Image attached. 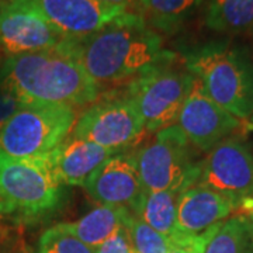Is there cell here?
I'll return each instance as SVG.
<instances>
[{
	"mask_svg": "<svg viewBox=\"0 0 253 253\" xmlns=\"http://www.w3.org/2000/svg\"><path fill=\"white\" fill-rule=\"evenodd\" d=\"M0 253H16V252H0Z\"/></svg>",
	"mask_w": 253,
	"mask_h": 253,
	"instance_id": "cell-31",
	"label": "cell"
},
{
	"mask_svg": "<svg viewBox=\"0 0 253 253\" xmlns=\"http://www.w3.org/2000/svg\"><path fill=\"white\" fill-rule=\"evenodd\" d=\"M196 184L234 200L238 208L253 194V155L238 138H226L200 162Z\"/></svg>",
	"mask_w": 253,
	"mask_h": 253,
	"instance_id": "cell-9",
	"label": "cell"
},
{
	"mask_svg": "<svg viewBox=\"0 0 253 253\" xmlns=\"http://www.w3.org/2000/svg\"><path fill=\"white\" fill-rule=\"evenodd\" d=\"M129 217L131 212L124 207L99 206L78 221L62 222L58 225L81 239L83 244L96 249L116 234L121 226L126 225Z\"/></svg>",
	"mask_w": 253,
	"mask_h": 253,
	"instance_id": "cell-16",
	"label": "cell"
},
{
	"mask_svg": "<svg viewBox=\"0 0 253 253\" xmlns=\"http://www.w3.org/2000/svg\"><path fill=\"white\" fill-rule=\"evenodd\" d=\"M129 219V218H128ZM128 222V221H126ZM96 253H136L128 225H123L106 242L94 249Z\"/></svg>",
	"mask_w": 253,
	"mask_h": 253,
	"instance_id": "cell-24",
	"label": "cell"
},
{
	"mask_svg": "<svg viewBox=\"0 0 253 253\" xmlns=\"http://www.w3.org/2000/svg\"><path fill=\"white\" fill-rule=\"evenodd\" d=\"M1 219V218H0ZM9 235V229H7V226L4 225L1 221H0V242H4L6 241V238Z\"/></svg>",
	"mask_w": 253,
	"mask_h": 253,
	"instance_id": "cell-27",
	"label": "cell"
},
{
	"mask_svg": "<svg viewBox=\"0 0 253 253\" xmlns=\"http://www.w3.org/2000/svg\"><path fill=\"white\" fill-rule=\"evenodd\" d=\"M83 187L101 206L124 207L135 217L139 215L146 197L135 152L121 151L109 158L91 173Z\"/></svg>",
	"mask_w": 253,
	"mask_h": 253,
	"instance_id": "cell-11",
	"label": "cell"
},
{
	"mask_svg": "<svg viewBox=\"0 0 253 253\" xmlns=\"http://www.w3.org/2000/svg\"><path fill=\"white\" fill-rule=\"evenodd\" d=\"M101 3L111 4V6H118V7H124V9L131 10L132 7L138 6L141 9V0H99Z\"/></svg>",
	"mask_w": 253,
	"mask_h": 253,
	"instance_id": "cell-26",
	"label": "cell"
},
{
	"mask_svg": "<svg viewBox=\"0 0 253 253\" xmlns=\"http://www.w3.org/2000/svg\"><path fill=\"white\" fill-rule=\"evenodd\" d=\"M0 84L23 104L83 107L96 101L100 86L58 46L7 56L0 65Z\"/></svg>",
	"mask_w": 253,
	"mask_h": 253,
	"instance_id": "cell-2",
	"label": "cell"
},
{
	"mask_svg": "<svg viewBox=\"0 0 253 253\" xmlns=\"http://www.w3.org/2000/svg\"><path fill=\"white\" fill-rule=\"evenodd\" d=\"M62 200L61 183L48 162L16 159L0 151V208L3 217L24 221L54 212Z\"/></svg>",
	"mask_w": 253,
	"mask_h": 253,
	"instance_id": "cell-5",
	"label": "cell"
},
{
	"mask_svg": "<svg viewBox=\"0 0 253 253\" xmlns=\"http://www.w3.org/2000/svg\"><path fill=\"white\" fill-rule=\"evenodd\" d=\"M37 253H96V251L59 225H55L41 235Z\"/></svg>",
	"mask_w": 253,
	"mask_h": 253,
	"instance_id": "cell-21",
	"label": "cell"
},
{
	"mask_svg": "<svg viewBox=\"0 0 253 253\" xmlns=\"http://www.w3.org/2000/svg\"><path fill=\"white\" fill-rule=\"evenodd\" d=\"M41 16L66 40L94 34L132 10L99 0H30Z\"/></svg>",
	"mask_w": 253,
	"mask_h": 253,
	"instance_id": "cell-13",
	"label": "cell"
},
{
	"mask_svg": "<svg viewBox=\"0 0 253 253\" xmlns=\"http://www.w3.org/2000/svg\"><path fill=\"white\" fill-rule=\"evenodd\" d=\"M23 106L24 104L11 91L0 84V128Z\"/></svg>",
	"mask_w": 253,
	"mask_h": 253,
	"instance_id": "cell-25",
	"label": "cell"
},
{
	"mask_svg": "<svg viewBox=\"0 0 253 253\" xmlns=\"http://www.w3.org/2000/svg\"><path fill=\"white\" fill-rule=\"evenodd\" d=\"M196 83L184 69H173L169 63L159 65L135 78L126 96L135 101L146 132H158L176 126L181 107Z\"/></svg>",
	"mask_w": 253,
	"mask_h": 253,
	"instance_id": "cell-7",
	"label": "cell"
},
{
	"mask_svg": "<svg viewBox=\"0 0 253 253\" xmlns=\"http://www.w3.org/2000/svg\"><path fill=\"white\" fill-rule=\"evenodd\" d=\"M76 111L61 104H24L0 128V151L16 159L46 162L68 138Z\"/></svg>",
	"mask_w": 253,
	"mask_h": 253,
	"instance_id": "cell-4",
	"label": "cell"
},
{
	"mask_svg": "<svg viewBox=\"0 0 253 253\" xmlns=\"http://www.w3.org/2000/svg\"><path fill=\"white\" fill-rule=\"evenodd\" d=\"M245 217L248 218V221H249V228H251V234H252V239H253V211L251 212V214L245 215Z\"/></svg>",
	"mask_w": 253,
	"mask_h": 253,
	"instance_id": "cell-28",
	"label": "cell"
},
{
	"mask_svg": "<svg viewBox=\"0 0 253 253\" xmlns=\"http://www.w3.org/2000/svg\"><path fill=\"white\" fill-rule=\"evenodd\" d=\"M144 131L135 101L126 94L87 107L76 120L72 136L121 152L138 141Z\"/></svg>",
	"mask_w": 253,
	"mask_h": 253,
	"instance_id": "cell-8",
	"label": "cell"
},
{
	"mask_svg": "<svg viewBox=\"0 0 253 253\" xmlns=\"http://www.w3.org/2000/svg\"><path fill=\"white\" fill-rule=\"evenodd\" d=\"M135 161L146 193L184 191L199 180L201 161L194 159L193 146L177 126L158 131L154 141L136 151Z\"/></svg>",
	"mask_w": 253,
	"mask_h": 253,
	"instance_id": "cell-6",
	"label": "cell"
},
{
	"mask_svg": "<svg viewBox=\"0 0 253 253\" xmlns=\"http://www.w3.org/2000/svg\"><path fill=\"white\" fill-rule=\"evenodd\" d=\"M184 65L211 99L248 121L253 114V61L241 46L212 41L184 55Z\"/></svg>",
	"mask_w": 253,
	"mask_h": 253,
	"instance_id": "cell-3",
	"label": "cell"
},
{
	"mask_svg": "<svg viewBox=\"0 0 253 253\" xmlns=\"http://www.w3.org/2000/svg\"><path fill=\"white\" fill-rule=\"evenodd\" d=\"M176 126L193 148L210 152L239 129L242 121L218 106L196 79L179 113Z\"/></svg>",
	"mask_w": 253,
	"mask_h": 253,
	"instance_id": "cell-12",
	"label": "cell"
},
{
	"mask_svg": "<svg viewBox=\"0 0 253 253\" xmlns=\"http://www.w3.org/2000/svg\"><path fill=\"white\" fill-rule=\"evenodd\" d=\"M181 191L166 190L146 193L144 206L138 218H141L145 224L154 228L165 236H172L176 228V215H177V200Z\"/></svg>",
	"mask_w": 253,
	"mask_h": 253,
	"instance_id": "cell-19",
	"label": "cell"
},
{
	"mask_svg": "<svg viewBox=\"0 0 253 253\" xmlns=\"http://www.w3.org/2000/svg\"><path fill=\"white\" fill-rule=\"evenodd\" d=\"M204 23L218 33H242L253 27V0H204Z\"/></svg>",
	"mask_w": 253,
	"mask_h": 253,
	"instance_id": "cell-18",
	"label": "cell"
},
{
	"mask_svg": "<svg viewBox=\"0 0 253 253\" xmlns=\"http://www.w3.org/2000/svg\"><path fill=\"white\" fill-rule=\"evenodd\" d=\"M58 48L79 63L99 86L135 79L174 58L163 49L159 33L136 11L126 13L94 34L66 38Z\"/></svg>",
	"mask_w": 253,
	"mask_h": 253,
	"instance_id": "cell-1",
	"label": "cell"
},
{
	"mask_svg": "<svg viewBox=\"0 0 253 253\" xmlns=\"http://www.w3.org/2000/svg\"><path fill=\"white\" fill-rule=\"evenodd\" d=\"M0 218H4L3 217V212H1V208H0Z\"/></svg>",
	"mask_w": 253,
	"mask_h": 253,
	"instance_id": "cell-30",
	"label": "cell"
},
{
	"mask_svg": "<svg viewBox=\"0 0 253 253\" xmlns=\"http://www.w3.org/2000/svg\"><path fill=\"white\" fill-rule=\"evenodd\" d=\"M126 225L135 246L136 253H166L169 249V238L145 224L141 218L131 214Z\"/></svg>",
	"mask_w": 253,
	"mask_h": 253,
	"instance_id": "cell-22",
	"label": "cell"
},
{
	"mask_svg": "<svg viewBox=\"0 0 253 253\" xmlns=\"http://www.w3.org/2000/svg\"><path fill=\"white\" fill-rule=\"evenodd\" d=\"M204 253H253L248 218L238 214L225 219L208 242Z\"/></svg>",
	"mask_w": 253,
	"mask_h": 253,
	"instance_id": "cell-20",
	"label": "cell"
},
{
	"mask_svg": "<svg viewBox=\"0 0 253 253\" xmlns=\"http://www.w3.org/2000/svg\"><path fill=\"white\" fill-rule=\"evenodd\" d=\"M120 151L83 141L78 138H66L55 149L46 162L54 173L55 179L61 184L84 186L90 174L109 158Z\"/></svg>",
	"mask_w": 253,
	"mask_h": 253,
	"instance_id": "cell-15",
	"label": "cell"
},
{
	"mask_svg": "<svg viewBox=\"0 0 253 253\" xmlns=\"http://www.w3.org/2000/svg\"><path fill=\"white\" fill-rule=\"evenodd\" d=\"M203 3L204 0H141V14L155 31L174 34Z\"/></svg>",
	"mask_w": 253,
	"mask_h": 253,
	"instance_id": "cell-17",
	"label": "cell"
},
{
	"mask_svg": "<svg viewBox=\"0 0 253 253\" xmlns=\"http://www.w3.org/2000/svg\"><path fill=\"white\" fill-rule=\"evenodd\" d=\"M245 128H246L248 131H253V114H252V117L249 118V120L245 123Z\"/></svg>",
	"mask_w": 253,
	"mask_h": 253,
	"instance_id": "cell-29",
	"label": "cell"
},
{
	"mask_svg": "<svg viewBox=\"0 0 253 253\" xmlns=\"http://www.w3.org/2000/svg\"><path fill=\"white\" fill-rule=\"evenodd\" d=\"M63 40L30 0L0 1V51L7 56L54 49Z\"/></svg>",
	"mask_w": 253,
	"mask_h": 253,
	"instance_id": "cell-10",
	"label": "cell"
},
{
	"mask_svg": "<svg viewBox=\"0 0 253 253\" xmlns=\"http://www.w3.org/2000/svg\"><path fill=\"white\" fill-rule=\"evenodd\" d=\"M221 224L212 226L201 234H183L176 231L172 236H169V249L166 253H204L208 242L217 232Z\"/></svg>",
	"mask_w": 253,
	"mask_h": 253,
	"instance_id": "cell-23",
	"label": "cell"
},
{
	"mask_svg": "<svg viewBox=\"0 0 253 253\" xmlns=\"http://www.w3.org/2000/svg\"><path fill=\"white\" fill-rule=\"evenodd\" d=\"M236 210L238 204L234 200L194 184L179 196L176 228L183 234H201L224 222Z\"/></svg>",
	"mask_w": 253,
	"mask_h": 253,
	"instance_id": "cell-14",
	"label": "cell"
}]
</instances>
